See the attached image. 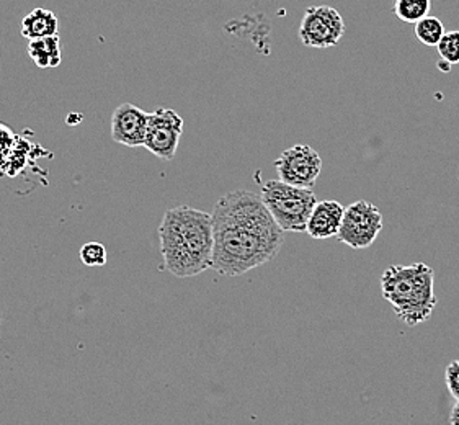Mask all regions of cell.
<instances>
[{
    "label": "cell",
    "instance_id": "6da1fadb",
    "mask_svg": "<svg viewBox=\"0 0 459 425\" xmlns=\"http://www.w3.org/2000/svg\"><path fill=\"white\" fill-rule=\"evenodd\" d=\"M212 270L240 277L272 262L285 242V231L268 212L262 196L248 190L222 195L212 208Z\"/></svg>",
    "mask_w": 459,
    "mask_h": 425
},
{
    "label": "cell",
    "instance_id": "7a4b0ae2",
    "mask_svg": "<svg viewBox=\"0 0 459 425\" xmlns=\"http://www.w3.org/2000/svg\"><path fill=\"white\" fill-rule=\"evenodd\" d=\"M164 268L174 277H196L212 267V216L180 204L167 210L159 226Z\"/></svg>",
    "mask_w": 459,
    "mask_h": 425
},
{
    "label": "cell",
    "instance_id": "3957f363",
    "mask_svg": "<svg viewBox=\"0 0 459 425\" xmlns=\"http://www.w3.org/2000/svg\"><path fill=\"white\" fill-rule=\"evenodd\" d=\"M381 291L397 319L409 327L427 323L438 303L435 270L423 262L387 267L381 275Z\"/></svg>",
    "mask_w": 459,
    "mask_h": 425
},
{
    "label": "cell",
    "instance_id": "277c9868",
    "mask_svg": "<svg viewBox=\"0 0 459 425\" xmlns=\"http://www.w3.org/2000/svg\"><path fill=\"white\" fill-rule=\"evenodd\" d=\"M260 196L283 231L306 232L309 216L317 204V196L311 188L290 186L278 178L264 182Z\"/></svg>",
    "mask_w": 459,
    "mask_h": 425
},
{
    "label": "cell",
    "instance_id": "5b68a950",
    "mask_svg": "<svg viewBox=\"0 0 459 425\" xmlns=\"http://www.w3.org/2000/svg\"><path fill=\"white\" fill-rule=\"evenodd\" d=\"M385 228L383 212L377 204L359 200L345 208L337 239L351 249H367Z\"/></svg>",
    "mask_w": 459,
    "mask_h": 425
},
{
    "label": "cell",
    "instance_id": "8992f818",
    "mask_svg": "<svg viewBox=\"0 0 459 425\" xmlns=\"http://www.w3.org/2000/svg\"><path fill=\"white\" fill-rule=\"evenodd\" d=\"M345 35V23L337 10L329 5L309 7L304 12L299 38L304 47L325 48L337 47Z\"/></svg>",
    "mask_w": 459,
    "mask_h": 425
},
{
    "label": "cell",
    "instance_id": "52a82bcc",
    "mask_svg": "<svg viewBox=\"0 0 459 425\" xmlns=\"http://www.w3.org/2000/svg\"><path fill=\"white\" fill-rule=\"evenodd\" d=\"M278 178L290 186L311 188L322 172V158L307 144H296L286 149L275 160Z\"/></svg>",
    "mask_w": 459,
    "mask_h": 425
},
{
    "label": "cell",
    "instance_id": "ba28073f",
    "mask_svg": "<svg viewBox=\"0 0 459 425\" xmlns=\"http://www.w3.org/2000/svg\"><path fill=\"white\" fill-rule=\"evenodd\" d=\"M184 133V118L170 108L149 113L144 148L162 160H172Z\"/></svg>",
    "mask_w": 459,
    "mask_h": 425
},
{
    "label": "cell",
    "instance_id": "9c48e42d",
    "mask_svg": "<svg viewBox=\"0 0 459 425\" xmlns=\"http://www.w3.org/2000/svg\"><path fill=\"white\" fill-rule=\"evenodd\" d=\"M147 121V111L133 103H121L111 115V138L128 148L144 146Z\"/></svg>",
    "mask_w": 459,
    "mask_h": 425
},
{
    "label": "cell",
    "instance_id": "30bf717a",
    "mask_svg": "<svg viewBox=\"0 0 459 425\" xmlns=\"http://www.w3.org/2000/svg\"><path fill=\"white\" fill-rule=\"evenodd\" d=\"M345 208L335 200L317 202L309 216L306 232L313 239H331L339 236Z\"/></svg>",
    "mask_w": 459,
    "mask_h": 425
},
{
    "label": "cell",
    "instance_id": "8fae6325",
    "mask_svg": "<svg viewBox=\"0 0 459 425\" xmlns=\"http://www.w3.org/2000/svg\"><path fill=\"white\" fill-rule=\"evenodd\" d=\"M59 22L51 10L38 9L31 10L22 20V37L27 38L28 41L38 39V38L55 37L57 35Z\"/></svg>",
    "mask_w": 459,
    "mask_h": 425
},
{
    "label": "cell",
    "instance_id": "7c38bea8",
    "mask_svg": "<svg viewBox=\"0 0 459 425\" xmlns=\"http://www.w3.org/2000/svg\"><path fill=\"white\" fill-rule=\"evenodd\" d=\"M27 53L39 69L57 67L63 61L59 35L28 41Z\"/></svg>",
    "mask_w": 459,
    "mask_h": 425
},
{
    "label": "cell",
    "instance_id": "4fadbf2b",
    "mask_svg": "<svg viewBox=\"0 0 459 425\" xmlns=\"http://www.w3.org/2000/svg\"><path fill=\"white\" fill-rule=\"evenodd\" d=\"M432 9L430 0H395L394 13L397 19L404 23H417L429 17Z\"/></svg>",
    "mask_w": 459,
    "mask_h": 425
},
{
    "label": "cell",
    "instance_id": "5bb4252c",
    "mask_svg": "<svg viewBox=\"0 0 459 425\" xmlns=\"http://www.w3.org/2000/svg\"><path fill=\"white\" fill-rule=\"evenodd\" d=\"M415 35L425 47H437L445 35V27L440 19L429 15L415 23Z\"/></svg>",
    "mask_w": 459,
    "mask_h": 425
},
{
    "label": "cell",
    "instance_id": "9a60e30c",
    "mask_svg": "<svg viewBox=\"0 0 459 425\" xmlns=\"http://www.w3.org/2000/svg\"><path fill=\"white\" fill-rule=\"evenodd\" d=\"M441 61L455 65L459 63V30H453L445 33L437 45Z\"/></svg>",
    "mask_w": 459,
    "mask_h": 425
},
{
    "label": "cell",
    "instance_id": "2e32d148",
    "mask_svg": "<svg viewBox=\"0 0 459 425\" xmlns=\"http://www.w3.org/2000/svg\"><path fill=\"white\" fill-rule=\"evenodd\" d=\"M19 139V136L13 134V131L10 130L7 125L0 123V176H4L9 166L10 158L13 156L15 152V141Z\"/></svg>",
    "mask_w": 459,
    "mask_h": 425
},
{
    "label": "cell",
    "instance_id": "e0dca14e",
    "mask_svg": "<svg viewBox=\"0 0 459 425\" xmlns=\"http://www.w3.org/2000/svg\"><path fill=\"white\" fill-rule=\"evenodd\" d=\"M79 257L85 267H103L107 264V249L100 242H87L81 247Z\"/></svg>",
    "mask_w": 459,
    "mask_h": 425
},
{
    "label": "cell",
    "instance_id": "ac0fdd59",
    "mask_svg": "<svg viewBox=\"0 0 459 425\" xmlns=\"http://www.w3.org/2000/svg\"><path fill=\"white\" fill-rule=\"evenodd\" d=\"M446 388L450 391L451 398L459 401V360L451 361L445 371Z\"/></svg>",
    "mask_w": 459,
    "mask_h": 425
},
{
    "label": "cell",
    "instance_id": "d6986e66",
    "mask_svg": "<svg viewBox=\"0 0 459 425\" xmlns=\"http://www.w3.org/2000/svg\"><path fill=\"white\" fill-rule=\"evenodd\" d=\"M450 424L459 425V401H456V404L451 409Z\"/></svg>",
    "mask_w": 459,
    "mask_h": 425
}]
</instances>
